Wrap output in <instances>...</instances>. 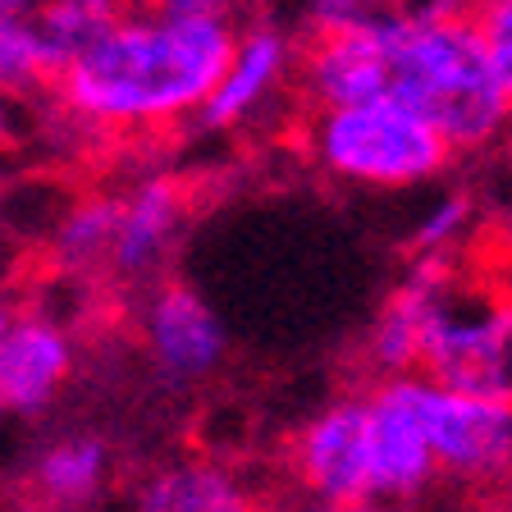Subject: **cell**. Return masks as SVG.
<instances>
[{"instance_id": "obj_18", "label": "cell", "mask_w": 512, "mask_h": 512, "mask_svg": "<svg viewBox=\"0 0 512 512\" xmlns=\"http://www.w3.org/2000/svg\"><path fill=\"white\" fill-rule=\"evenodd\" d=\"M307 512H394L384 503H311Z\"/></svg>"}, {"instance_id": "obj_6", "label": "cell", "mask_w": 512, "mask_h": 512, "mask_svg": "<svg viewBox=\"0 0 512 512\" xmlns=\"http://www.w3.org/2000/svg\"><path fill=\"white\" fill-rule=\"evenodd\" d=\"M403 389L435 448L439 476L499 480L512 471V403L453 394L426 375H403Z\"/></svg>"}, {"instance_id": "obj_16", "label": "cell", "mask_w": 512, "mask_h": 512, "mask_svg": "<svg viewBox=\"0 0 512 512\" xmlns=\"http://www.w3.org/2000/svg\"><path fill=\"white\" fill-rule=\"evenodd\" d=\"M467 224H471L467 192H444V197L412 224V238H407L412 261H421V256H453L458 238L467 234Z\"/></svg>"}, {"instance_id": "obj_8", "label": "cell", "mask_w": 512, "mask_h": 512, "mask_svg": "<svg viewBox=\"0 0 512 512\" xmlns=\"http://www.w3.org/2000/svg\"><path fill=\"white\" fill-rule=\"evenodd\" d=\"M293 476L311 494V503H375L366 389L334 398L302 421L293 435Z\"/></svg>"}, {"instance_id": "obj_15", "label": "cell", "mask_w": 512, "mask_h": 512, "mask_svg": "<svg viewBox=\"0 0 512 512\" xmlns=\"http://www.w3.org/2000/svg\"><path fill=\"white\" fill-rule=\"evenodd\" d=\"M60 55L46 37L42 5L0 0V96H32L37 87H55Z\"/></svg>"}, {"instance_id": "obj_10", "label": "cell", "mask_w": 512, "mask_h": 512, "mask_svg": "<svg viewBox=\"0 0 512 512\" xmlns=\"http://www.w3.org/2000/svg\"><path fill=\"white\" fill-rule=\"evenodd\" d=\"M366 430H371V499L394 508L426 494L439 476L435 448L416 421V407L398 380H375L366 389Z\"/></svg>"}, {"instance_id": "obj_13", "label": "cell", "mask_w": 512, "mask_h": 512, "mask_svg": "<svg viewBox=\"0 0 512 512\" xmlns=\"http://www.w3.org/2000/svg\"><path fill=\"white\" fill-rule=\"evenodd\" d=\"M115 485V448L96 430H69L37 448L23 471L28 512H96Z\"/></svg>"}, {"instance_id": "obj_9", "label": "cell", "mask_w": 512, "mask_h": 512, "mask_svg": "<svg viewBox=\"0 0 512 512\" xmlns=\"http://www.w3.org/2000/svg\"><path fill=\"white\" fill-rule=\"evenodd\" d=\"M78 366L74 334L55 316L10 307L0 330V407L5 416H42Z\"/></svg>"}, {"instance_id": "obj_19", "label": "cell", "mask_w": 512, "mask_h": 512, "mask_svg": "<svg viewBox=\"0 0 512 512\" xmlns=\"http://www.w3.org/2000/svg\"><path fill=\"white\" fill-rule=\"evenodd\" d=\"M5 320H10V302H0V330H5ZM0 416H5V407H0Z\"/></svg>"}, {"instance_id": "obj_1", "label": "cell", "mask_w": 512, "mask_h": 512, "mask_svg": "<svg viewBox=\"0 0 512 512\" xmlns=\"http://www.w3.org/2000/svg\"><path fill=\"white\" fill-rule=\"evenodd\" d=\"M238 14L215 0L119 5L115 19L64 64L55 101L96 133H156L202 119L229 55Z\"/></svg>"}, {"instance_id": "obj_11", "label": "cell", "mask_w": 512, "mask_h": 512, "mask_svg": "<svg viewBox=\"0 0 512 512\" xmlns=\"http://www.w3.org/2000/svg\"><path fill=\"white\" fill-rule=\"evenodd\" d=\"M288 78H298V42H293V32L270 19L243 23L238 46H234V55H229V69H224L220 87H215V96L206 101L197 124L202 128L247 124V119H256L284 92Z\"/></svg>"}, {"instance_id": "obj_7", "label": "cell", "mask_w": 512, "mask_h": 512, "mask_svg": "<svg viewBox=\"0 0 512 512\" xmlns=\"http://www.w3.org/2000/svg\"><path fill=\"white\" fill-rule=\"evenodd\" d=\"M138 325L156 375L179 384V389L211 380L229 357L224 320L215 316V307L197 288L179 284V279H160L156 288L142 293Z\"/></svg>"}, {"instance_id": "obj_20", "label": "cell", "mask_w": 512, "mask_h": 512, "mask_svg": "<svg viewBox=\"0 0 512 512\" xmlns=\"http://www.w3.org/2000/svg\"><path fill=\"white\" fill-rule=\"evenodd\" d=\"M0 183H5V165H0Z\"/></svg>"}, {"instance_id": "obj_17", "label": "cell", "mask_w": 512, "mask_h": 512, "mask_svg": "<svg viewBox=\"0 0 512 512\" xmlns=\"http://www.w3.org/2000/svg\"><path fill=\"white\" fill-rule=\"evenodd\" d=\"M476 28H480V42H485V55L494 64V78H499L503 96H508V106H512V0L480 5Z\"/></svg>"}, {"instance_id": "obj_14", "label": "cell", "mask_w": 512, "mask_h": 512, "mask_svg": "<svg viewBox=\"0 0 512 512\" xmlns=\"http://www.w3.org/2000/svg\"><path fill=\"white\" fill-rule=\"evenodd\" d=\"M124 512H266L238 467L211 453H174L133 485Z\"/></svg>"}, {"instance_id": "obj_3", "label": "cell", "mask_w": 512, "mask_h": 512, "mask_svg": "<svg viewBox=\"0 0 512 512\" xmlns=\"http://www.w3.org/2000/svg\"><path fill=\"white\" fill-rule=\"evenodd\" d=\"M183 183L174 174H142L124 188L92 192L60 215L51 261L60 275L106 288H156L183 234Z\"/></svg>"}, {"instance_id": "obj_5", "label": "cell", "mask_w": 512, "mask_h": 512, "mask_svg": "<svg viewBox=\"0 0 512 512\" xmlns=\"http://www.w3.org/2000/svg\"><path fill=\"white\" fill-rule=\"evenodd\" d=\"M416 375H426L439 389L467 398H494V403H512V298L494 293V288L453 284L439 293L435 311H430L426 348H421V366Z\"/></svg>"}, {"instance_id": "obj_2", "label": "cell", "mask_w": 512, "mask_h": 512, "mask_svg": "<svg viewBox=\"0 0 512 512\" xmlns=\"http://www.w3.org/2000/svg\"><path fill=\"white\" fill-rule=\"evenodd\" d=\"M389 96L412 106L458 151L490 147L512 119L494 64L467 5H403L384 10Z\"/></svg>"}, {"instance_id": "obj_12", "label": "cell", "mask_w": 512, "mask_h": 512, "mask_svg": "<svg viewBox=\"0 0 512 512\" xmlns=\"http://www.w3.org/2000/svg\"><path fill=\"white\" fill-rule=\"evenodd\" d=\"M458 279L453 256H421L403 275V284L384 298L375 311L371 330H366V366L375 380H398V375H416L421 366V348H426L430 311H435L439 293Z\"/></svg>"}, {"instance_id": "obj_4", "label": "cell", "mask_w": 512, "mask_h": 512, "mask_svg": "<svg viewBox=\"0 0 512 512\" xmlns=\"http://www.w3.org/2000/svg\"><path fill=\"white\" fill-rule=\"evenodd\" d=\"M302 142L330 179L357 183V188H421L439 179L453 160V147L394 96L339 110H311Z\"/></svg>"}]
</instances>
